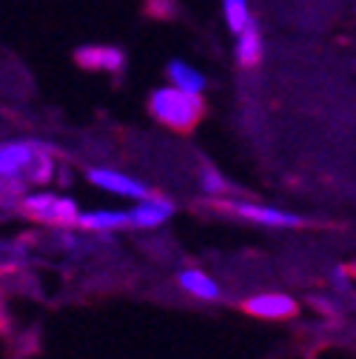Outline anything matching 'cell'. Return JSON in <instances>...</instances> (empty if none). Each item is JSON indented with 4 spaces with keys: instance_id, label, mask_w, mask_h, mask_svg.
Wrapping results in <instances>:
<instances>
[{
    "instance_id": "obj_11",
    "label": "cell",
    "mask_w": 356,
    "mask_h": 359,
    "mask_svg": "<svg viewBox=\"0 0 356 359\" xmlns=\"http://www.w3.org/2000/svg\"><path fill=\"white\" fill-rule=\"evenodd\" d=\"M165 74H168V86L183 88V92H189V95H203L205 92V83H208L205 74L200 69L189 66L186 60H171Z\"/></svg>"
},
{
    "instance_id": "obj_1",
    "label": "cell",
    "mask_w": 356,
    "mask_h": 359,
    "mask_svg": "<svg viewBox=\"0 0 356 359\" xmlns=\"http://www.w3.org/2000/svg\"><path fill=\"white\" fill-rule=\"evenodd\" d=\"M149 111L157 123L174 131H189L203 117V95H189L177 86H160L149 97Z\"/></svg>"
},
{
    "instance_id": "obj_12",
    "label": "cell",
    "mask_w": 356,
    "mask_h": 359,
    "mask_svg": "<svg viewBox=\"0 0 356 359\" xmlns=\"http://www.w3.org/2000/svg\"><path fill=\"white\" fill-rule=\"evenodd\" d=\"M262 55H265V43H262V34L256 32V26H251L248 32L237 34V43H234V57L242 69H254L262 63Z\"/></svg>"
},
{
    "instance_id": "obj_2",
    "label": "cell",
    "mask_w": 356,
    "mask_h": 359,
    "mask_svg": "<svg viewBox=\"0 0 356 359\" xmlns=\"http://www.w3.org/2000/svg\"><path fill=\"white\" fill-rule=\"evenodd\" d=\"M20 214L34 219V222H46V226H57V229H69L77 226L80 219V208L71 197L66 194H55V191H29L20 200Z\"/></svg>"
},
{
    "instance_id": "obj_14",
    "label": "cell",
    "mask_w": 356,
    "mask_h": 359,
    "mask_svg": "<svg viewBox=\"0 0 356 359\" xmlns=\"http://www.w3.org/2000/svg\"><path fill=\"white\" fill-rule=\"evenodd\" d=\"M200 186H203V191H205L208 197H219V194H226V191H228L226 177H222L219 171H214V168H205V174H203V180H200Z\"/></svg>"
},
{
    "instance_id": "obj_3",
    "label": "cell",
    "mask_w": 356,
    "mask_h": 359,
    "mask_svg": "<svg viewBox=\"0 0 356 359\" xmlns=\"http://www.w3.org/2000/svg\"><path fill=\"white\" fill-rule=\"evenodd\" d=\"M43 151L49 149L37 140H6L0 146V177H4V183L9 186L18 180L20 186H26V177Z\"/></svg>"
},
{
    "instance_id": "obj_13",
    "label": "cell",
    "mask_w": 356,
    "mask_h": 359,
    "mask_svg": "<svg viewBox=\"0 0 356 359\" xmlns=\"http://www.w3.org/2000/svg\"><path fill=\"white\" fill-rule=\"evenodd\" d=\"M222 18H226V23H228V29L234 34H242V32H248L254 26L248 0H222Z\"/></svg>"
},
{
    "instance_id": "obj_9",
    "label": "cell",
    "mask_w": 356,
    "mask_h": 359,
    "mask_svg": "<svg viewBox=\"0 0 356 359\" xmlns=\"http://www.w3.org/2000/svg\"><path fill=\"white\" fill-rule=\"evenodd\" d=\"M77 229H83V231H95V234H109V231L131 229V214H128V211H114V208L83 211L80 219H77Z\"/></svg>"
},
{
    "instance_id": "obj_4",
    "label": "cell",
    "mask_w": 356,
    "mask_h": 359,
    "mask_svg": "<svg viewBox=\"0 0 356 359\" xmlns=\"http://www.w3.org/2000/svg\"><path fill=\"white\" fill-rule=\"evenodd\" d=\"M222 211H228L245 222H254V226H265V229H296L299 217L294 211H282L274 205H262V203H248V200H219L217 203Z\"/></svg>"
},
{
    "instance_id": "obj_10",
    "label": "cell",
    "mask_w": 356,
    "mask_h": 359,
    "mask_svg": "<svg viewBox=\"0 0 356 359\" xmlns=\"http://www.w3.org/2000/svg\"><path fill=\"white\" fill-rule=\"evenodd\" d=\"M177 283H180V288L203 302H217L222 299V288L217 285V280H211L205 271H200V268H183L180 274H177Z\"/></svg>"
},
{
    "instance_id": "obj_6",
    "label": "cell",
    "mask_w": 356,
    "mask_h": 359,
    "mask_svg": "<svg viewBox=\"0 0 356 359\" xmlns=\"http://www.w3.org/2000/svg\"><path fill=\"white\" fill-rule=\"evenodd\" d=\"M242 308L251 313V317L259 320H288L296 313V299L280 291H265V294H254L242 302Z\"/></svg>"
},
{
    "instance_id": "obj_7",
    "label": "cell",
    "mask_w": 356,
    "mask_h": 359,
    "mask_svg": "<svg viewBox=\"0 0 356 359\" xmlns=\"http://www.w3.org/2000/svg\"><path fill=\"white\" fill-rule=\"evenodd\" d=\"M74 60L80 69L88 72H106V74H117L125 66V55L117 46H106V43H92V46H80L74 52Z\"/></svg>"
},
{
    "instance_id": "obj_5",
    "label": "cell",
    "mask_w": 356,
    "mask_h": 359,
    "mask_svg": "<svg viewBox=\"0 0 356 359\" xmlns=\"http://www.w3.org/2000/svg\"><path fill=\"white\" fill-rule=\"evenodd\" d=\"M85 177H88V183H92L95 189L109 191L114 197H125V200H146V197H151V191H149V186L143 183V180L131 177L125 171H117V168H88Z\"/></svg>"
},
{
    "instance_id": "obj_8",
    "label": "cell",
    "mask_w": 356,
    "mask_h": 359,
    "mask_svg": "<svg viewBox=\"0 0 356 359\" xmlns=\"http://www.w3.org/2000/svg\"><path fill=\"white\" fill-rule=\"evenodd\" d=\"M177 205L168 200V197H146V200H137L135 208H131V229H143V231H151V229H160L174 217Z\"/></svg>"
}]
</instances>
